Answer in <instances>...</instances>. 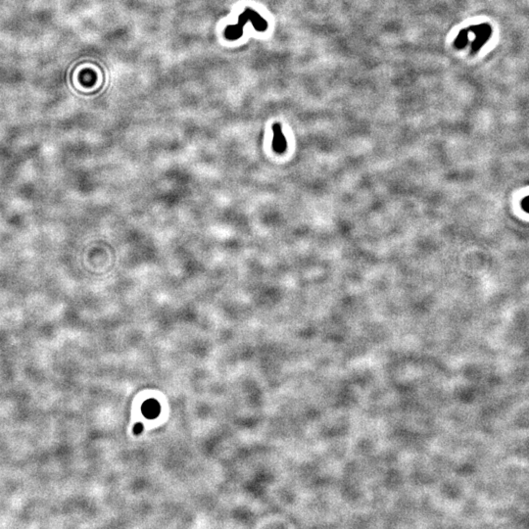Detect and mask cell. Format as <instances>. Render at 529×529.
Here are the masks:
<instances>
[{
  "instance_id": "5",
  "label": "cell",
  "mask_w": 529,
  "mask_h": 529,
  "mask_svg": "<svg viewBox=\"0 0 529 529\" xmlns=\"http://www.w3.org/2000/svg\"><path fill=\"white\" fill-rule=\"evenodd\" d=\"M521 207H522V209H523L525 212L529 213V196H527V197H525V198L522 199V201H521Z\"/></svg>"
},
{
  "instance_id": "3",
  "label": "cell",
  "mask_w": 529,
  "mask_h": 529,
  "mask_svg": "<svg viewBox=\"0 0 529 529\" xmlns=\"http://www.w3.org/2000/svg\"><path fill=\"white\" fill-rule=\"evenodd\" d=\"M272 132H273V137H272V149L278 153V154H281L283 152H285L286 148H287V142H286V138L282 132V128H281V125L280 123L276 122L272 125Z\"/></svg>"
},
{
  "instance_id": "2",
  "label": "cell",
  "mask_w": 529,
  "mask_h": 529,
  "mask_svg": "<svg viewBox=\"0 0 529 529\" xmlns=\"http://www.w3.org/2000/svg\"><path fill=\"white\" fill-rule=\"evenodd\" d=\"M467 29L475 34V38L470 46V51L471 54H476L491 37L492 27L489 24H480L471 25Z\"/></svg>"
},
{
  "instance_id": "4",
  "label": "cell",
  "mask_w": 529,
  "mask_h": 529,
  "mask_svg": "<svg viewBox=\"0 0 529 529\" xmlns=\"http://www.w3.org/2000/svg\"><path fill=\"white\" fill-rule=\"evenodd\" d=\"M467 43H468V29L467 28L461 29L454 41V46L457 49H462L467 45Z\"/></svg>"
},
{
  "instance_id": "1",
  "label": "cell",
  "mask_w": 529,
  "mask_h": 529,
  "mask_svg": "<svg viewBox=\"0 0 529 529\" xmlns=\"http://www.w3.org/2000/svg\"><path fill=\"white\" fill-rule=\"evenodd\" d=\"M251 22L254 28L258 31H264L267 29V22L255 10L251 8L245 9L238 17V23L236 24L227 25L224 29V35L229 40H236L243 34V26Z\"/></svg>"
}]
</instances>
